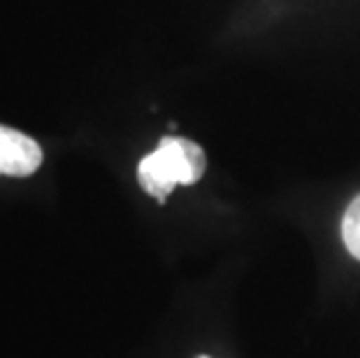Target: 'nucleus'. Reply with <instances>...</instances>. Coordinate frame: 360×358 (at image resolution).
<instances>
[{
  "label": "nucleus",
  "instance_id": "obj_1",
  "mask_svg": "<svg viewBox=\"0 0 360 358\" xmlns=\"http://www.w3.org/2000/svg\"><path fill=\"white\" fill-rule=\"evenodd\" d=\"M207 170L200 144L184 138H163L137 165V181L151 198L163 203L179 184H195Z\"/></svg>",
  "mask_w": 360,
  "mask_h": 358
},
{
  "label": "nucleus",
  "instance_id": "obj_2",
  "mask_svg": "<svg viewBox=\"0 0 360 358\" xmlns=\"http://www.w3.org/2000/svg\"><path fill=\"white\" fill-rule=\"evenodd\" d=\"M44 161V151L33 138L10 126H0V174L28 177Z\"/></svg>",
  "mask_w": 360,
  "mask_h": 358
},
{
  "label": "nucleus",
  "instance_id": "obj_3",
  "mask_svg": "<svg viewBox=\"0 0 360 358\" xmlns=\"http://www.w3.org/2000/svg\"><path fill=\"white\" fill-rule=\"evenodd\" d=\"M342 238H344V245L349 249V254L360 261V196L349 205L347 215H344Z\"/></svg>",
  "mask_w": 360,
  "mask_h": 358
},
{
  "label": "nucleus",
  "instance_id": "obj_4",
  "mask_svg": "<svg viewBox=\"0 0 360 358\" xmlns=\"http://www.w3.org/2000/svg\"><path fill=\"white\" fill-rule=\"evenodd\" d=\"M202 358H207V356H202Z\"/></svg>",
  "mask_w": 360,
  "mask_h": 358
}]
</instances>
